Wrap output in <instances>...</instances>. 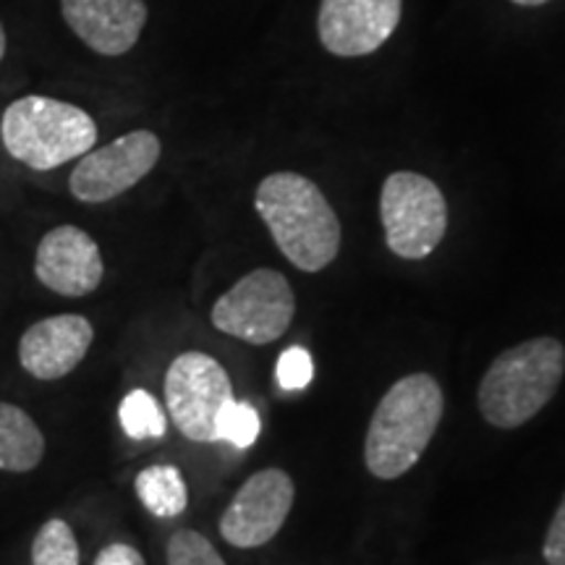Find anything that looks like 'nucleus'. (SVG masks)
I'll return each instance as SVG.
<instances>
[{"label":"nucleus","instance_id":"1","mask_svg":"<svg viewBox=\"0 0 565 565\" xmlns=\"http://www.w3.org/2000/svg\"><path fill=\"white\" fill-rule=\"evenodd\" d=\"M254 210L273 242L301 273H320L341 252V221L333 204L307 175L278 171L265 175L254 192Z\"/></svg>","mask_w":565,"mask_h":565},{"label":"nucleus","instance_id":"2","mask_svg":"<svg viewBox=\"0 0 565 565\" xmlns=\"http://www.w3.org/2000/svg\"><path fill=\"white\" fill-rule=\"evenodd\" d=\"M445 414L443 387L433 374H408L393 383L374 408L364 440V461L372 477L408 475L429 448Z\"/></svg>","mask_w":565,"mask_h":565},{"label":"nucleus","instance_id":"3","mask_svg":"<svg viewBox=\"0 0 565 565\" xmlns=\"http://www.w3.org/2000/svg\"><path fill=\"white\" fill-rule=\"evenodd\" d=\"M565 374V345L540 335L500 353L477 391L479 414L498 429H519L555 398Z\"/></svg>","mask_w":565,"mask_h":565},{"label":"nucleus","instance_id":"4","mask_svg":"<svg viewBox=\"0 0 565 565\" xmlns=\"http://www.w3.org/2000/svg\"><path fill=\"white\" fill-rule=\"evenodd\" d=\"M0 139L13 160L32 171H53L97 145V124L79 105L26 95L6 108Z\"/></svg>","mask_w":565,"mask_h":565},{"label":"nucleus","instance_id":"5","mask_svg":"<svg viewBox=\"0 0 565 565\" xmlns=\"http://www.w3.org/2000/svg\"><path fill=\"white\" fill-rule=\"evenodd\" d=\"M380 221L395 257H429L448 231V202L429 175L395 171L380 189Z\"/></svg>","mask_w":565,"mask_h":565},{"label":"nucleus","instance_id":"6","mask_svg":"<svg viewBox=\"0 0 565 565\" xmlns=\"http://www.w3.org/2000/svg\"><path fill=\"white\" fill-rule=\"evenodd\" d=\"M296 317V296L286 275L270 267L246 273L212 307L210 320L225 335L267 345L288 333Z\"/></svg>","mask_w":565,"mask_h":565},{"label":"nucleus","instance_id":"7","mask_svg":"<svg viewBox=\"0 0 565 565\" xmlns=\"http://www.w3.org/2000/svg\"><path fill=\"white\" fill-rule=\"evenodd\" d=\"M233 387L221 362L202 351L175 356L166 372V404L179 433L194 443H217V422Z\"/></svg>","mask_w":565,"mask_h":565},{"label":"nucleus","instance_id":"8","mask_svg":"<svg viewBox=\"0 0 565 565\" xmlns=\"http://www.w3.org/2000/svg\"><path fill=\"white\" fill-rule=\"evenodd\" d=\"M162 154L160 137L150 129H137L113 139L105 147L84 152L68 175L74 200L84 204H105L129 192L152 173Z\"/></svg>","mask_w":565,"mask_h":565},{"label":"nucleus","instance_id":"9","mask_svg":"<svg viewBox=\"0 0 565 565\" xmlns=\"http://www.w3.org/2000/svg\"><path fill=\"white\" fill-rule=\"evenodd\" d=\"M296 500L294 479L282 469L252 475L221 515V536L231 547H263L280 532Z\"/></svg>","mask_w":565,"mask_h":565},{"label":"nucleus","instance_id":"10","mask_svg":"<svg viewBox=\"0 0 565 565\" xmlns=\"http://www.w3.org/2000/svg\"><path fill=\"white\" fill-rule=\"evenodd\" d=\"M404 0H320L317 40L335 58H366L398 32Z\"/></svg>","mask_w":565,"mask_h":565},{"label":"nucleus","instance_id":"11","mask_svg":"<svg viewBox=\"0 0 565 565\" xmlns=\"http://www.w3.org/2000/svg\"><path fill=\"white\" fill-rule=\"evenodd\" d=\"M34 275L47 291L66 299L95 294L105 278L100 246L87 231L76 225H58L40 238Z\"/></svg>","mask_w":565,"mask_h":565},{"label":"nucleus","instance_id":"12","mask_svg":"<svg viewBox=\"0 0 565 565\" xmlns=\"http://www.w3.org/2000/svg\"><path fill=\"white\" fill-rule=\"evenodd\" d=\"M63 21L92 53L121 58L145 32L147 0H61Z\"/></svg>","mask_w":565,"mask_h":565},{"label":"nucleus","instance_id":"13","mask_svg":"<svg viewBox=\"0 0 565 565\" xmlns=\"http://www.w3.org/2000/svg\"><path fill=\"white\" fill-rule=\"evenodd\" d=\"M95 328L82 315H55L34 322L19 341L21 370L42 383L63 380L84 362Z\"/></svg>","mask_w":565,"mask_h":565},{"label":"nucleus","instance_id":"14","mask_svg":"<svg viewBox=\"0 0 565 565\" xmlns=\"http://www.w3.org/2000/svg\"><path fill=\"white\" fill-rule=\"evenodd\" d=\"M45 458V435L24 408L0 401V471L26 475Z\"/></svg>","mask_w":565,"mask_h":565},{"label":"nucleus","instance_id":"15","mask_svg":"<svg viewBox=\"0 0 565 565\" xmlns=\"http://www.w3.org/2000/svg\"><path fill=\"white\" fill-rule=\"evenodd\" d=\"M134 490H137L141 505L152 515H158V519H175L189 505L186 482H183L181 471L168 463L141 469L137 482H134Z\"/></svg>","mask_w":565,"mask_h":565},{"label":"nucleus","instance_id":"16","mask_svg":"<svg viewBox=\"0 0 565 565\" xmlns=\"http://www.w3.org/2000/svg\"><path fill=\"white\" fill-rule=\"evenodd\" d=\"M118 419H121L124 433L131 437V440H152V437H162L168 429V419L162 414L158 401H154L152 393L131 391L118 406Z\"/></svg>","mask_w":565,"mask_h":565},{"label":"nucleus","instance_id":"17","mask_svg":"<svg viewBox=\"0 0 565 565\" xmlns=\"http://www.w3.org/2000/svg\"><path fill=\"white\" fill-rule=\"evenodd\" d=\"M32 565H79V542L63 519L40 526L32 542Z\"/></svg>","mask_w":565,"mask_h":565},{"label":"nucleus","instance_id":"18","mask_svg":"<svg viewBox=\"0 0 565 565\" xmlns=\"http://www.w3.org/2000/svg\"><path fill=\"white\" fill-rule=\"evenodd\" d=\"M168 565H225L215 545L194 529H179L166 547Z\"/></svg>","mask_w":565,"mask_h":565},{"label":"nucleus","instance_id":"19","mask_svg":"<svg viewBox=\"0 0 565 565\" xmlns=\"http://www.w3.org/2000/svg\"><path fill=\"white\" fill-rule=\"evenodd\" d=\"M259 429H263V424H259L257 408L231 401L221 414V422H217V440L236 445V448H249L259 437Z\"/></svg>","mask_w":565,"mask_h":565},{"label":"nucleus","instance_id":"20","mask_svg":"<svg viewBox=\"0 0 565 565\" xmlns=\"http://www.w3.org/2000/svg\"><path fill=\"white\" fill-rule=\"evenodd\" d=\"M275 377L282 391H303L315 377V362L307 349L301 345H291L280 353L278 366H275Z\"/></svg>","mask_w":565,"mask_h":565},{"label":"nucleus","instance_id":"21","mask_svg":"<svg viewBox=\"0 0 565 565\" xmlns=\"http://www.w3.org/2000/svg\"><path fill=\"white\" fill-rule=\"evenodd\" d=\"M542 557H545L547 565H565V494L547 526Z\"/></svg>","mask_w":565,"mask_h":565},{"label":"nucleus","instance_id":"22","mask_svg":"<svg viewBox=\"0 0 565 565\" xmlns=\"http://www.w3.org/2000/svg\"><path fill=\"white\" fill-rule=\"evenodd\" d=\"M95 565H145V557L131 545L113 542V545L100 550V555L95 557Z\"/></svg>","mask_w":565,"mask_h":565},{"label":"nucleus","instance_id":"23","mask_svg":"<svg viewBox=\"0 0 565 565\" xmlns=\"http://www.w3.org/2000/svg\"><path fill=\"white\" fill-rule=\"evenodd\" d=\"M513 6H521V9H540V6H547L550 0H511Z\"/></svg>","mask_w":565,"mask_h":565},{"label":"nucleus","instance_id":"24","mask_svg":"<svg viewBox=\"0 0 565 565\" xmlns=\"http://www.w3.org/2000/svg\"><path fill=\"white\" fill-rule=\"evenodd\" d=\"M6 47H9V40H6V30L3 24H0V61L6 58Z\"/></svg>","mask_w":565,"mask_h":565}]
</instances>
